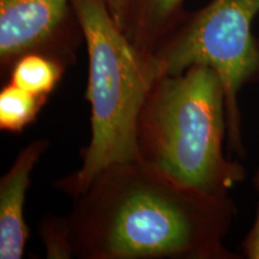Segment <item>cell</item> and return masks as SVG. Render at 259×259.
Returning <instances> with one entry per match:
<instances>
[{
  "instance_id": "ba28073f",
  "label": "cell",
  "mask_w": 259,
  "mask_h": 259,
  "mask_svg": "<svg viewBox=\"0 0 259 259\" xmlns=\"http://www.w3.org/2000/svg\"><path fill=\"white\" fill-rule=\"evenodd\" d=\"M66 65L57 58L42 53H28L19 57L9 70V80L19 88L48 97L63 78Z\"/></svg>"
},
{
  "instance_id": "3957f363",
  "label": "cell",
  "mask_w": 259,
  "mask_h": 259,
  "mask_svg": "<svg viewBox=\"0 0 259 259\" xmlns=\"http://www.w3.org/2000/svg\"><path fill=\"white\" fill-rule=\"evenodd\" d=\"M88 52L92 135L82 164L54 189L74 198L103 169L138 160L137 124L154 82L148 60L115 22L105 0H72Z\"/></svg>"
},
{
  "instance_id": "30bf717a",
  "label": "cell",
  "mask_w": 259,
  "mask_h": 259,
  "mask_svg": "<svg viewBox=\"0 0 259 259\" xmlns=\"http://www.w3.org/2000/svg\"><path fill=\"white\" fill-rule=\"evenodd\" d=\"M253 186L259 193V168L253 177ZM241 254L247 259H259V203L252 228L241 244Z\"/></svg>"
},
{
  "instance_id": "7a4b0ae2",
  "label": "cell",
  "mask_w": 259,
  "mask_h": 259,
  "mask_svg": "<svg viewBox=\"0 0 259 259\" xmlns=\"http://www.w3.org/2000/svg\"><path fill=\"white\" fill-rule=\"evenodd\" d=\"M225 90L215 71L192 65L151 84L137 124L138 160L180 185L229 197L245 167L223 153Z\"/></svg>"
},
{
  "instance_id": "52a82bcc",
  "label": "cell",
  "mask_w": 259,
  "mask_h": 259,
  "mask_svg": "<svg viewBox=\"0 0 259 259\" xmlns=\"http://www.w3.org/2000/svg\"><path fill=\"white\" fill-rule=\"evenodd\" d=\"M185 0H135L126 34L145 58L186 15Z\"/></svg>"
},
{
  "instance_id": "8992f818",
  "label": "cell",
  "mask_w": 259,
  "mask_h": 259,
  "mask_svg": "<svg viewBox=\"0 0 259 259\" xmlns=\"http://www.w3.org/2000/svg\"><path fill=\"white\" fill-rule=\"evenodd\" d=\"M50 147L48 139L32 141L21 150L0 179V259H21L29 238L24 204L30 176Z\"/></svg>"
},
{
  "instance_id": "6da1fadb",
  "label": "cell",
  "mask_w": 259,
  "mask_h": 259,
  "mask_svg": "<svg viewBox=\"0 0 259 259\" xmlns=\"http://www.w3.org/2000/svg\"><path fill=\"white\" fill-rule=\"evenodd\" d=\"M231 197L185 187L139 161L114 163L38 232L53 259H238L225 246Z\"/></svg>"
},
{
  "instance_id": "277c9868",
  "label": "cell",
  "mask_w": 259,
  "mask_h": 259,
  "mask_svg": "<svg viewBox=\"0 0 259 259\" xmlns=\"http://www.w3.org/2000/svg\"><path fill=\"white\" fill-rule=\"evenodd\" d=\"M258 14L259 0H211L186 12L147 58L154 79L197 64L215 71L225 90L228 147L241 157L246 149L238 99L245 85L259 82V37L252 32Z\"/></svg>"
},
{
  "instance_id": "5b68a950",
  "label": "cell",
  "mask_w": 259,
  "mask_h": 259,
  "mask_svg": "<svg viewBox=\"0 0 259 259\" xmlns=\"http://www.w3.org/2000/svg\"><path fill=\"white\" fill-rule=\"evenodd\" d=\"M83 38L72 0H0V67L28 53L57 58L69 66Z\"/></svg>"
},
{
  "instance_id": "8fae6325",
  "label": "cell",
  "mask_w": 259,
  "mask_h": 259,
  "mask_svg": "<svg viewBox=\"0 0 259 259\" xmlns=\"http://www.w3.org/2000/svg\"><path fill=\"white\" fill-rule=\"evenodd\" d=\"M105 2L109 11H111L113 18L126 32L135 0H105Z\"/></svg>"
},
{
  "instance_id": "9c48e42d",
  "label": "cell",
  "mask_w": 259,
  "mask_h": 259,
  "mask_svg": "<svg viewBox=\"0 0 259 259\" xmlns=\"http://www.w3.org/2000/svg\"><path fill=\"white\" fill-rule=\"evenodd\" d=\"M47 99L8 82L0 92V130L22 132L36 119Z\"/></svg>"
}]
</instances>
